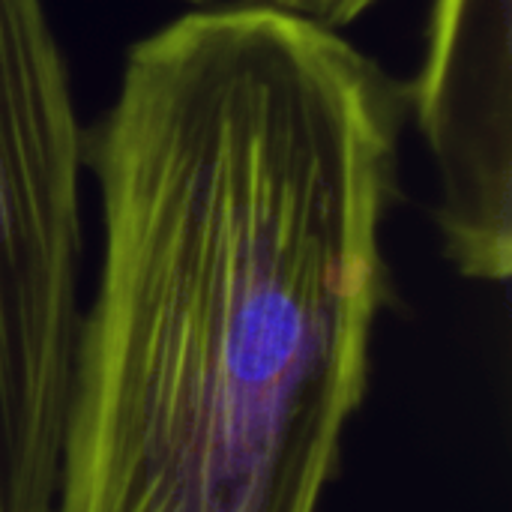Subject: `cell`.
Returning a JSON list of instances; mask_svg holds the SVG:
<instances>
[{"instance_id":"4","label":"cell","mask_w":512,"mask_h":512,"mask_svg":"<svg viewBox=\"0 0 512 512\" xmlns=\"http://www.w3.org/2000/svg\"><path fill=\"white\" fill-rule=\"evenodd\" d=\"M228 3H249V6H267L285 15L306 18L312 24L339 30L342 24H351L357 15H363L378 0H228Z\"/></svg>"},{"instance_id":"3","label":"cell","mask_w":512,"mask_h":512,"mask_svg":"<svg viewBox=\"0 0 512 512\" xmlns=\"http://www.w3.org/2000/svg\"><path fill=\"white\" fill-rule=\"evenodd\" d=\"M438 171L450 264L477 282L512 273V0H435L411 93Z\"/></svg>"},{"instance_id":"2","label":"cell","mask_w":512,"mask_h":512,"mask_svg":"<svg viewBox=\"0 0 512 512\" xmlns=\"http://www.w3.org/2000/svg\"><path fill=\"white\" fill-rule=\"evenodd\" d=\"M45 0H0V512H54L81 336V168Z\"/></svg>"},{"instance_id":"1","label":"cell","mask_w":512,"mask_h":512,"mask_svg":"<svg viewBox=\"0 0 512 512\" xmlns=\"http://www.w3.org/2000/svg\"><path fill=\"white\" fill-rule=\"evenodd\" d=\"M408 96L339 30L195 9L84 144L102 261L54 512H321L390 300Z\"/></svg>"}]
</instances>
